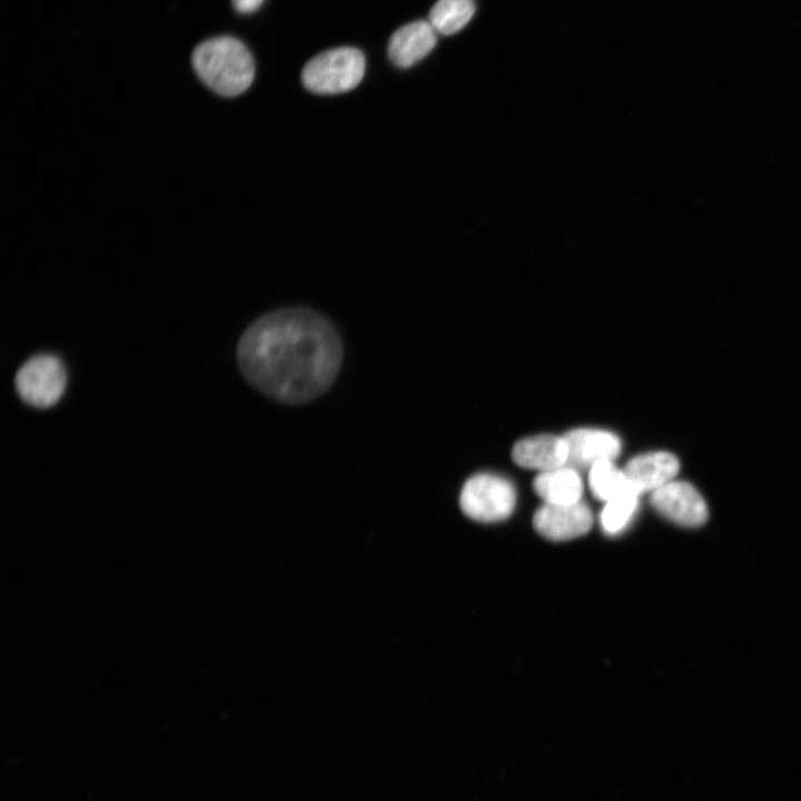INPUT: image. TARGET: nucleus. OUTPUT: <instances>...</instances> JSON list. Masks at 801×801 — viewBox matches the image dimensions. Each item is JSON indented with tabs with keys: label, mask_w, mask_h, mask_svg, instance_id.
Masks as SVG:
<instances>
[{
	"label": "nucleus",
	"mask_w": 801,
	"mask_h": 801,
	"mask_svg": "<svg viewBox=\"0 0 801 801\" xmlns=\"http://www.w3.org/2000/svg\"><path fill=\"white\" fill-rule=\"evenodd\" d=\"M474 11L473 0H438L429 11L428 22L435 31L453 34L472 19Z\"/></svg>",
	"instance_id": "obj_14"
},
{
	"label": "nucleus",
	"mask_w": 801,
	"mask_h": 801,
	"mask_svg": "<svg viewBox=\"0 0 801 801\" xmlns=\"http://www.w3.org/2000/svg\"><path fill=\"white\" fill-rule=\"evenodd\" d=\"M568 448L566 465L586 471L599 462L613 461L621 451L619 437L607 431L576 428L564 436Z\"/></svg>",
	"instance_id": "obj_8"
},
{
	"label": "nucleus",
	"mask_w": 801,
	"mask_h": 801,
	"mask_svg": "<svg viewBox=\"0 0 801 801\" xmlns=\"http://www.w3.org/2000/svg\"><path fill=\"white\" fill-rule=\"evenodd\" d=\"M653 508L669 521L685 527L705 523L709 512L701 494L690 484L671 481L651 493Z\"/></svg>",
	"instance_id": "obj_6"
},
{
	"label": "nucleus",
	"mask_w": 801,
	"mask_h": 801,
	"mask_svg": "<svg viewBox=\"0 0 801 801\" xmlns=\"http://www.w3.org/2000/svg\"><path fill=\"white\" fill-rule=\"evenodd\" d=\"M67 372L61 359L51 354H38L18 369L14 387L21 400L32 407L48 408L62 396Z\"/></svg>",
	"instance_id": "obj_5"
},
{
	"label": "nucleus",
	"mask_w": 801,
	"mask_h": 801,
	"mask_svg": "<svg viewBox=\"0 0 801 801\" xmlns=\"http://www.w3.org/2000/svg\"><path fill=\"white\" fill-rule=\"evenodd\" d=\"M516 502L513 484L498 475L482 473L469 477L459 495V506L465 515L484 523L507 518Z\"/></svg>",
	"instance_id": "obj_4"
},
{
	"label": "nucleus",
	"mask_w": 801,
	"mask_h": 801,
	"mask_svg": "<svg viewBox=\"0 0 801 801\" xmlns=\"http://www.w3.org/2000/svg\"><path fill=\"white\" fill-rule=\"evenodd\" d=\"M533 490L546 504L567 505L581 501L583 482L578 471L564 465L541 472L533 481Z\"/></svg>",
	"instance_id": "obj_12"
},
{
	"label": "nucleus",
	"mask_w": 801,
	"mask_h": 801,
	"mask_svg": "<svg viewBox=\"0 0 801 801\" xmlns=\"http://www.w3.org/2000/svg\"><path fill=\"white\" fill-rule=\"evenodd\" d=\"M364 72L363 52L353 47H339L312 58L303 68L301 82L312 92L334 95L355 88Z\"/></svg>",
	"instance_id": "obj_3"
},
{
	"label": "nucleus",
	"mask_w": 801,
	"mask_h": 801,
	"mask_svg": "<svg viewBox=\"0 0 801 801\" xmlns=\"http://www.w3.org/2000/svg\"><path fill=\"white\" fill-rule=\"evenodd\" d=\"M678 458L668 452H650L631 458L623 468L632 488L639 494L652 493L674 479Z\"/></svg>",
	"instance_id": "obj_9"
},
{
	"label": "nucleus",
	"mask_w": 801,
	"mask_h": 801,
	"mask_svg": "<svg viewBox=\"0 0 801 801\" xmlns=\"http://www.w3.org/2000/svg\"><path fill=\"white\" fill-rule=\"evenodd\" d=\"M191 63L199 79L216 93L235 97L249 88L255 63L247 47L233 37H216L199 43Z\"/></svg>",
	"instance_id": "obj_2"
},
{
	"label": "nucleus",
	"mask_w": 801,
	"mask_h": 801,
	"mask_svg": "<svg viewBox=\"0 0 801 801\" xmlns=\"http://www.w3.org/2000/svg\"><path fill=\"white\" fill-rule=\"evenodd\" d=\"M436 44V31L428 21L417 20L397 29L388 41L390 61L408 68L426 57Z\"/></svg>",
	"instance_id": "obj_11"
},
{
	"label": "nucleus",
	"mask_w": 801,
	"mask_h": 801,
	"mask_svg": "<svg viewBox=\"0 0 801 801\" xmlns=\"http://www.w3.org/2000/svg\"><path fill=\"white\" fill-rule=\"evenodd\" d=\"M589 485L593 495L604 502L627 492L636 493L623 469L617 468L612 461L599 462L590 468Z\"/></svg>",
	"instance_id": "obj_13"
},
{
	"label": "nucleus",
	"mask_w": 801,
	"mask_h": 801,
	"mask_svg": "<svg viewBox=\"0 0 801 801\" xmlns=\"http://www.w3.org/2000/svg\"><path fill=\"white\" fill-rule=\"evenodd\" d=\"M264 0H233L234 8L240 13H250L257 10Z\"/></svg>",
	"instance_id": "obj_16"
},
{
	"label": "nucleus",
	"mask_w": 801,
	"mask_h": 801,
	"mask_svg": "<svg viewBox=\"0 0 801 801\" xmlns=\"http://www.w3.org/2000/svg\"><path fill=\"white\" fill-rule=\"evenodd\" d=\"M639 496L634 492H627L607 502L601 512V526L607 534L622 532L634 515Z\"/></svg>",
	"instance_id": "obj_15"
},
{
	"label": "nucleus",
	"mask_w": 801,
	"mask_h": 801,
	"mask_svg": "<svg viewBox=\"0 0 801 801\" xmlns=\"http://www.w3.org/2000/svg\"><path fill=\"white\" fill-rule=\"evenodd\" d=\"M535 530L551 541H568L584 535L593 525V514L582 501L567 504H543L533 516Z\"/></svg>",
	"instance_id": "obj_7"
},
{
	"label": "nucleus",
	"mask_w": 801,
	"mask_h": 801,
	"mask_svg": "<svg viewBox=\"0 0 801 801\" xmlns=\"http://www.w3.org/2000/svg\"><path fill=\"white\" fill-rule=\"evenodd\" d=\"M343 344L335 326L306 307L263 315L243 333L236 357L245 379L288 405L312 402L336 380Z\"/></svg>",
	"instance_id": "obj_1"
},
{
	"label": "nucleus",
	"mask_w": 801,
	"mask_h": 801,
	"mask_svg": "<svg viewBox=\"0 0 801 801\" xmlns=\"http://www.w3.org/2000/svg\"><path fill=\"white\" fill-rule=\"evenodd\" d=\"M567 457L568 448L564 437L550 434L523 438L512 449L516 465L540 472L566 465Z\"/></svg>",
	"instance_id": "obj_10"
}]
</instances>
